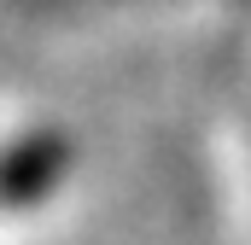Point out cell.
Masks as SVG:
<instances>
[{
	"mask_svg": "<svg viewBox=\"0 0 251 245\" xmlns=\"http://www.w3.org/2000/svg\"><path fill=\"white\" fill-rule=\"evenodd\" d=\"M76 140L53 122H24L0 134V216H41L76 181Z\"/></svg>",
	"mask_w": 251,
	"mask_h": 245,
	"instance_id": "1",
	"label": "cell"
}]
</instances>
